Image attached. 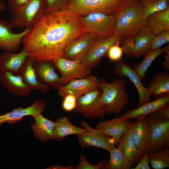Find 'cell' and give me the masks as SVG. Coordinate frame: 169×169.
Wrapping results in <instances>:
<instances>
[{"mask_svg":"<svg viewBox=\"0 0 169 169\" xmlns=\"http://www.w3.org/2000/svg\"><path fill=\"white\" fill-rule=\"evenodd\" d=\"M115 15L114 35L121 40L135 36L145 26L143 11L140 2L125 4Z\"/></svg>","mask_w":169,"mask_h":169,"instance_id":"cell-2","label":"cell"},{"mask_svg":"<svg viewBox=\"0 0 169 169\" xmlns=\"http://www.w3.org/2000/svg\"><path fill=\"white\" fill-rule=\"evenodd\" d=\"M46 4V13L66 8L68 0H45Z\"/></svg>","mask_w":169,"mask_h":169,"instance_id":"cell-36","label":"cell"},{"mask_svg":"<svg viewBox=\"0 0 169 169\" xmlns=\"http://www.w3.org/2000/svg\"><path fill=\"white\" fill-rule=\"evenodd\" d=\"M120 43L112 45L109 49L107 54L109 59L113 61H118L122 57L123 51L122 47L119 46Z\"/></svg>","mask_w":169,"mask_h":169,"instance_id":"cell-37","label":"cell"},{"mask_svg":"<svg viewBox=\"0 0 169 169\" xmlns=\"http://www.w3.org/2000/svg\"><path fill=\"white\" fill-rule=\"evenodd\" d=\"M136 119L132 131V137L137 148L144 154L148 151L150 144V126L146 117Z\"/></svg>","mask_w":169,"mask_h":169,"instance_id":"cell-22","label":"cell"},{"mask_svg":"<svg viewBox=\"0 0 169 169\" xmlns=\"http://www.w3.org/2000/svg\"><path fill=\"white\" fill-rule=\"evenodd\" d=\"M125 4L124 0H68L66 8L79 16L93 12L111 15Z\"/></svg>","mask_w":169,"mask_h":169,"instance_id":"cell-5","label":"cell"},{"mask_svg":"<svg viewBox=\"0 0 169 169\" xmlns=\"http://www.w3.org/2000/svg\"><path fill=\"white\" fill-rule=\"evenodd\" d=\"M63 99L62 103L63 109L67 112L74 110L76 107L77 98L73 95H68Z\"/></svg>","mask_w":169,"mask_h":169,"instance_id":"cell-38","label":"cell"},{"mask_svg":"<svg viewBox=\"0 0 169 169\" xmlns=\"http://www.w3.org/2000/svg\"><path fill=\"white\" fill-rule=\"evenodd\" d=\"M127 120L120 117L101 121L96 125V128L111 136L116 146H118L122 135L126 131L130 122Z\"/></svg>","mask_w":169,"mask_h":169,"instance_id":"cell-20","label":"cell"},{"mask_svg":"<svg viewBox=\"0 0 169 169\" xmlns=\"http://www.w3.org/2000/svg\"><path fill=\"white\" fill-rule=\"evenodd\" d=\"M7 6L5 3L2 0H0V12H3L6 10Z\"/></svg>","mask_w":169,"mask_h":169,"instance_id":"cell-44","label":"cell"},{"mask_svg":"<svg viewBox=\"0 0 169 169\" xmlns=\"http://www.w3.org/2000/svg\"><path fill=\"white\" fill-rule=\"evenodd\" d=\"M28 56L26 51L23 49L20 52L16 54L4 51L0 55V71H8L18 74L25 61Z\"/></svg>","mask_w":169,"mask_h":169,"instance_id":"cell-24","label":"cell"},{"mask_svg":"<svg viewBox=\"0 0 169 169\" xmlns=\"http://www.w3.org/2000/svg\"><path fill=\"white\" fill-rule=\"evenodd\" d=\"M169 106V95H165L156 98L152 102L129 110L120 117L126 120L146 117L148 115Z\"/></svg>","mask_w":169,"mask_h":169,"instance_id":"cell-18","label":"cell"},{"mask_svg":"<svg viewBox=\"0 0 169 169\" xmlns=\"http://www.w3.org/2000/svg\"><path fill=\"white\" fill-rule=\"evenodd\" d=\"M109 152L110 158L105 163V169H131L133 166L119 147L115 146Z\"/></svg>","mask_w":169,"mask_h":169,"instance_id":"cell-30","label":"cell"},{"mask_svg":"<svg viewBox=\"0 0 169 169\" xmlns=\"http://www.w3.org/2000/svg\"><path fill=\"white\" fill-rule=\"evenodd\" d=\"M136 166L131 169H150L149 166L148 153L145 152L141 158L137 163Z\"/></svg>","mask_w":169,"mask_h":169,"instance_id":"cell-40","label":"cell"},{"mask_svg":"<svg viewBox=\"0 0 169 169\" xmlns=\"http://www.w3.org/2000/svg\"><path fill=\"white\" fill-rule=\"evenodd\" d=\"M121 39L114 35L107 38H97L82 60L81 63L91 69L96 67L112 45L120 43Z\"/></svg>","mask_w":169,"mask_h":169,"instance_id":"cell-12","label":"cell"},{"mask_svg":"<svg viewBox=\"0 0 169 169\" xmlns=\"http://www.w3.org/2000/svg\"><path fill=\"white\" fill-rule=\"evenodd\" d=\"M80 126L86 129V133L77 135V140L83 147H96L109 152L115 146L112 137L97 128L94 129L84 121H81Z\"/></svg>","mask_w":169,"mask_h":169,"instance_id":"cell-10","label":"cell"},{"mask_svg":"<svg viewBox=\"0 0 169 169\" xmlns=\"http://www.w3.org/2000/svg\"><path fill=\"white\" fill-rule=\"evenodd\" d=\"M33 60L28 57L23 64L18 74L32 90H38L43 93L49 92L51 88L38 80L33 66Z\"/></svg>","mask_w":169,"mask_h":169,"instance_id":"cell-23","label":"cell"},{"mask_svg":"<svg viewBox=\"0 0 169 169\" xmlns=\"http://www.w3.org/2000/svg\"><path fill=\"white\" fill-rule=\"evenodd\" d=\"M9 23L0 19V49L5 51L15 52L18 50L20 44L30 28L14 33Z\"/></svg>","mask_w":169,"mask_h":169,"instance_id":"cell-15","label":"cell"},{"mask_svg":"<svg viewBox=\"0 0 169 169\" xmlns=\"http://www.w3.org/2000/svg\"><path fill=\"white\" fill-rule=\"evenodd\" d=\"M140 2L143 11L144 22L149 15L169 8V0H141Z\"/></svg>","mask_w":169,"mask_h":169,"instance_id":"cell-33","label":"cell"},{"mask_svg":"<svg viewBox=\"0 0 169 169\" xmlns=\"http://www.w3.org/2000/svg\"><path fill=\"white\" fill-rule=\"evenodd\" d=\"M45 0H30L11 12L9 22L12 28H30L46 14Z\"/></svg>","mask_w":169,"mask_h":169,"instance_id":"cell-4","label":"cell"},{"mask_svg":"<svg viewBox=\"0 0 169 169\" xmlns=\"http://www.w3.org/2000/svg\"><path fill=\"white\" fill-rule=\"evenodd\" d=\"M100 80L102 90L100 100L101 104L107 106L106 114L120 113L129 102L126 86V79H116L110 83L104 79Z\"/></svg>","mask_w":169,"mask_h":169,"instance_id":"cell-3","label":"cell"},{"mask_svg":"<svg viewBox=\"0 0 169 169\" xmlns=\"http://www.w3.org/2000/svg\"><path fill=\"white\" fill-rule=\"evenodd\" d=\"M86 33L79 16L66 8L45 14L33 26L23 39V49L34 61L52 62Z\"/></svg>","mask_w":169,"mask_h":169,"instance_id":"cell-1","label":"cell"},{"mask_svg":"<svg viewBox=\"0 0 169 169\" xmlns=\"http://www.w3.org/2000/svg\"><path fill=\"white\" fill-rule=\"evenodd\" d=\"M135 36L123 39L122 40V48L125 54L129 57L134 48Z\"/></svg>","mask_w":169,"mask_h":169,"instance_id":"cell-39","label":"cell"},{"mask_svg":"<svg viewBox=\"0 0 169 169\" xmlns=\"http://www.w3.org/2000/svg\"><path fill=\"white\" fill-rule=\"evenodd\" d=\"M169 41V29L164 31L159 34L155 35L151 44V49H156Z\"/></svg>","mask_w":169,"mask_h":169,"instance_id":"cell-35","label":"cell"},{"mask_svg":"<svg viewBox=\"0 0 169 169\" xmlns=\"http://www.w3.org/2000/svg\"><path fill=\"white\" fill-rule=\"evenodd\" d=\"M52 62L60 73L61 82L63 85L72 79H81L91 74V69L78 61L60 57Z\"/></svg>","mask_w":169,"mask_h":169,"instance_id":"cell-9","label":"cell"},{"mask_svg":"<svg viewBox=\"0 0 169 169\" xmlns=\"http://www.w3.org/2000/svg\"><path fill=\"white\" fill-rule=\"evenodd\" d=\"M148 153L149 163L154 169L169 167V149H163Z\"/></svg>","mask_w":169,"mask_h":169,"instance_id":"cell-32","label":"cell"},{"mask_svg":"<svg viewBox=\"0 0 169 169\" xmlns=\"http://www.w3.org/2000/svg\"><path fill=\"white\" fill-rule=\"evenodd\" d=\"M150 128L151 142L148 152L169 147V119L146 117Z\"/></svg>","mask_w":169,"mask_h":169,"instance_id":"cell-8","label":"cell"},{"mask_svg":"<svg viewBox=\"0 0 169 169\" xmlns=\"http://www.w3.org/2000/svg\"><path fill=\"white\" fill-rule=\"evenodd\" d=\"M33 66L38 81L51 88L58 90L63 85L60 77L55 72L51 62L49 61H34Z\"/></svg>","mask_w":169,"mask_h":169,"instance_id":"cell-16","label":"cell"},{"mask_svg":"<svg viewBox=\"0 0 169 169\" xmlns=\"http://www.w3.org/2000/svg\"><path fill=\"white\" fill-rule=\"evenodd\" d=\"M97 38L91 33H86L68 45L63 57L81 62Z\"/></svg>","mask_w":169,"mask_h":169,"instance_id":"cell-14","label":"cell"},{"mask_svg":"<svg viewBox=\"0 0 169 169\" xmlns=\"http://www.w3.org/2000/svg\"><path fill=\"white\" fill-rule=\"evenodd\" d=\"M149 116L169 119V106L150 114Z\"/></svg>","mask_w":169,"mask_h":169,"instance_id":"cell-41","label":"cell"},{"mask_svg":"<svg viewBox=\"0 0 169 169\" xmlns=\"http://www.w3.org/2000/svg\"><path fill=\"white\" fill-rule=\"evenodd\" d=\"M87 131V130L84 128H79L73 125L67 117H59L55 122L53 139L60 141L68 136H77Z\"/></svg>","mask_w":169,"mask_h":169,"instance_id":"cell-26","label":"cell"},{"mask_svg":"<svg viewBox=\"0 0 169 169\" xmlns=\"http://www.w3.org/2000/svg\"><path fill=\"white\" fill-rule=\"evenodd\" d=\"M134 124L135 121L130 122L118 145L132 166L137 163L144 154L137 148L133 140L132 132Z\"/></svg>","mask_w":169,"mask_h":169,"instance_id":"cell-19","label":"cell"},{"mask_svg":"<svg viewBox=\"0 0 169 169\" xmlns=\"http://www.w3.org/2000/svg\"><path fill=\"white\" fill-rule=\"evenodd\" d=\"M100 81L91 74L81 79H75L58 89L59 95L63 99L68 95H72L77 99L84 94L100 88Z\"/></svg>","mask_w":169,"mask_h":169,"instance_id":"cell-11","label":"cell"},{"mask_svg":"<svg viewBox=\"0 0 169 169\" xmlns=\"http://www.w3.org/2000/svg\"><path fill=\"white\" fill-rule=\"evenodd\" d=\"M47 104L43 100L35 101L32 105L25 108L19 107L3 115H0V127L2 123L6 122L13 124L27 115H33L41 113L45 109Z\"/></svg>","mask_w":169,"mask_h":169,"instance_id":"cell-21","label":"cell"},{"mask_svg":"<svg viewBox=\"0 0 169 169\" xmlns=\"http://www.w3.org/2000/svg\"><path fill=\"white\" fill-rule=\"evenodd\" d=\"M155 35L149 28L144 27L135 36L134 48L129 57L144 56L150 50Z\"/></svg>","mask_w":169,"mask_h":169,"instance_id":"cell-27","label":"cell"},{"mask_svg":"<svg viewBox=\"0 0 169 169\" xmlns=\"http://www.w3.org/2000/svg\"><path fill=\"white\" fill-rule=\"evenodd\" d=\"M0 82L9 92L16 96L27 97L32 91L20 75L9 71H0Z\"/></svg>","mask_w":169,"mask_h":169,"instance_id":"cell-17","label":"cell"},{"mask_svg":"<svg viewBox=\"0 0 169 169\" xmlns=\"http://www.w3.org/2000/svg\"><path fill=\"white\" fill-rule=\"evenodd\" d=\"M101 93L100 87L78 98L74 112L82 114L86 118H104L106 115L107 108L106 106L101 103L100 99Z\"/></svg>","mask_w":169,"mask_h":169,"instance_id":"cell-7","label":"cell"},{"mask_svg":"<svg viewBox=\"0 0 169 169\" xmlns=\"http://www.w3.org/2000/svg\"><path fill=\"white\" fill-rule=\"evenodd\" d=\"M141 0H124L125 4H129L140 2Z\"/></svg>","mask_w":169,"mask_h":169,"instance_id":"cell-46","label":"cell"},{"mask_svg":"<svg viewBox=\"0 0 169 169\" xmlns=\"http://www.w3.org/2000/svg\"><path fill=\"white\" fill-rule=\"evenodd\" d=\"M108 160H104L95 165H92L89 163L83 154L80 156L79 161L77 165L73 166L75 169H105L104 165Z\"/></svg>","mask_w":169,"mask_h":169,"instance_id":"cell-34","label":"cell"},{"mask_svg":"<svg viewBox=\"0 0 169 169\" xmlns=\"http://www.w3.org/2000/svg\"><path fill=\"white\" fill-rule=\"evenodd\" d=\"M116 62L114 73L120 78L127 77L137 90L139 97L138 107L150 102L151 95L147 88L142 84L141 78L137 73L121 59Z\"/></svg>","mask_w":169,"mask_h":169,"instance_id":"cell-13","label":"cell"},{"mask_svg":"<svg viewBox=\"0 0 169 169\" xmlns=\"http://www.w3.org/2000/svg\"><path fill=\"white\" fill-rule=\"evenodd\" d=\"M86 32L93 34L98 38H109L114 35L116 25L115 14L109 15L93 12L84 17L79 16Z\"/></svg>","mask_w":169,"mask_h":169,"instance_id":"cell-6","label":"cell"},{"mask_svg":"<svg viewBox=\"0 0 169 169\" xmlns=\"http://www.w3.org/2000/svg\"><path fill=\"white\" fill-rule=\"evenodd\" d=\"M163 67L165 70L169 69V60H166L162 64Z\"/></svg>","mask_w":169,"mask_h":169,"instance_id":"cell-45","label":"cell"},{"mask_svg":"<svg viewBox=\"0 0 169 169\" xmlns=\"http://www.w3.org/2000/svg\"><path fill=\"white\" fill-rule=\"evenodd\" d=\"M147 88L151 95L156 98L169 95V74L166 71L157 73Z\"/></svg>","mask_w":169,"mask_h":169,"instance_id":"cell-29","label":"cell"},{"mask_svg":"<svg viewBox=\"0 0 169 169\" xmlns=\"http://www.w3.org/2000/svg\"><path fill=\"white\" fill-rule=\"evenodd\" d=\"M169 49V45L166 47L156 49L150 50L144 55L143 60L139 64H134L133 69L137 73L141 79L145 78L146 71L153 61L159 56Z\"/></svg>","mask_w":169,"mask_h":169,"instance_id":"cell-31","label":"cell"},{"mask_svg":"<svg viewBox=\"0 0 169 169\" xmlns=\"http://www.w3.org/2000/svg\"><path fill=\"white\" fill-rule=\"evenodd\" d=\"M32 116L35 123L32 124L31 128L35 136L44 142L53 139L55 122L44 117L41 113Z\"/></svg>","mask_w":169,"mask_h":169,"instance_id":"cell-25","label":"cell"},{"mask_svg":"<svg viewBox=\"0 0 169 169\" xmlns=\"http://www.w3.org/2000/svg\"><path fill=\"white\" fill-rule=\"evenodd\" d=\"M30 0H8L11 12L20 7Z\"/></svg>","mask_w":169,"mask_h":169,"instance_id":"cell-42","label":"cell"},{"mask_svg":"<svg viewBox=\"0 0 169 169\" xmlns=\"http://www.w3.org/2000/svg\"><path fill=\"white\" fill-rule=\"evenodd\" d=\"M49 169H73V166L71 165L69 166L64 167L62 166H54L51 167H49Z\"/></svg>","mask_w":169,"mask_h":169,"instance_id":"cell-43","label":"cell"},{"mask_svg":"<svg viewBox=\"0 0 169 169\" xmlns=\"http://www.w3.org/2000/svg\"><path fill=\"white\" fill-rule=\"evenodd\" d=\"M145 26L155 35L169 29V8L151 14L145 20Z\"/></svg>","mask_w":169,"mask_h":169,"instance_id":"cell-28","label":"cell"}]
</instances>
